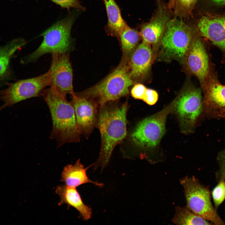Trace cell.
Segmentation results:
<instances>
[{
  "label": "cell",
  "instance_id": "cell-1",
  "mask_svg": "<svg viewBox=\"0 0 225 225\" xmlns=\"http://www.w3.org/2000/svg\"><path fill=\"white\" fill-rule=\"evenodd\" d=\"M117 100L108 102L99 108L97 127L100 131L101 146L94 168L103 170L108 164L115 147L122 143L127 135L128 102Z\"/></svg>",
  "mask_w": 225,
  "mask_h": 225
},
{
  "label": "cell",
  "instance_id": "cell-2",
  "mask_svg": "<svg viewBox=\"0 0 225 225\" xmlns=\"http://www.w3.org/2000/svg\"><path fill=\"white\" fill-rule=\"evenodd\" d=\"M51 115L52 129L50 138L55 139L57 148L67 143L79 142L80 134L76 123L74 107L71 102L50 87L41 95Z\"/></svg>",
  "mask_w": 225,
  "mask_h": 225
},
{
  "label": "cell",
  "instance_id": "cell-3",
  "mask_svg": "<svg viewBox=\"0 0 225 225\" xmlns=\"http://www.w3.org/2000/svg\"><path fill=\"white\" fill-rule=\"evenodd\" d=\"M128 62V59L122 58L117 67L100 82L75 94L94 101L99 107L127 96L129 88L135 83L130 76Z\"/></svg>",
  "mask_w": 225,
  "mask_h": 225
},
{
  "label": "cell",
  "instance_id": "cell-4",
  "mask_svg": "<svg viewBox=\"0 0 225 225\" xmlns=\"http://www.w3.org/2000/svg\"><path fill=\"white\" fill-rule=\"evenodd\" d=\"M75 20V16L72 13L43 32L40 36L43 39L39 47L24 58L22 62H34L46 54L70 53L74 48L71 31Z\"/></svg>",
  "mask_w": 225,
  "mask_h": 225
},
{
  "label": "cell",
  "instance_id": "cell-5",
  "mask_svg": "<svg viewBox=\"0 0 225 225\" xmlns=\"http://www.w3.org/2000/svg\"><path fill=\"white\" fill-rule=\"evenodd\" d=\"M180 182L184 188L188 209L213 224L225 225L212 204L208 188L202 185L194 177L187 176Z\"/></svg>",
  "mask_w": 225,
  "mask_h": 225
},
{
  "label": "cell",
  "instance_id": "cell-6",
  "mask_svg": "<svg viewBox=\"0 0 225 225\" xmlns=\"http://www.w3.org/2000/svg\"><path fill=\"white\" fill-rule=\"evenodd\" d=\"M174 106L173 101L160 111L139 122L130 135L133 142L138 147L145 149L157 146L165 134L167 118L173 111Z\"/></svg>",
  "mask_w": 225,
  "mask_h": 225
},
{
  "label": "cell",
  "instance_id": "cell-7",
  "mask_svg": "<svg viewBox=\"0 0 225 225\" xmlns=\"http://www.w3.org/2000/svg\"><path fill=\"white\" fill-rule=\"evenodd\" d=\"M50 83L48 70L39 76L9 83L7 88L0 92V99L4 102L0 107V112L22 101L41 95L45 88L50 86Z\"/></svg>",
  "mask_w": 225,
  "mask_h": 225
},
{
  "label": "cell",
  "instance_id": "cell-8",
  "mask_svg": "<svg viewBox=\"0 0 225 225\" xmlns=\"http://www.w3.org/2000/svg\"><path fill=\"white\" fill-rule=\"evenodd\" d=\"M190 27L177 18L167 22L161 39L163 48L167 55L181 59L184 58L193 37Z\"/></svg>",
  "mask_w": 225,
  "mask_h": 225
},
{
  "label": "cell",
  "instance_id": "cell-9",
  "mask_svg": "<svg viewBox=\"0 0 225 225\" xmlns=\"http://www.w3.org/2000/svg\"><path fill=\"white\" fill-rule=\"evenodd\" d=\"M174 102L173 111L177 115L182 132H192L202 112L201 92L197 88L184 91Z\"/></svg>",
  "mask_w": 225,
  "mask_h": 225
},
{
  "label": "cell",
  "instance_id": "cell-10",
  "mask_svg": "<svg viewBox=\"0 0 225 225\" xmlns=\"http://www.w3.org/2000/svg\"><path fill=\"white\" fill-rule=\"evenodd\" d=\"M70 53H54L48 70L50 74V87L62 96L75 94L73 86V70Z\"/></svg>",
  "mask_w": 225,
  "mask_h": 225
},
{
  "label": "cell",
  "instance_id": "cell-11",
  "mask_svg": "<svg viewBox=\"0 0 225 225\" xmlns=\"http://www.w3.org/2000/svg\"><path fill=\"white\" fill-rule=\"evenodd\" d=\"M203 89L202 112L210 117L225 118V85L220 82L213 68Z\"/></svg>",
  "mask_w": 225,
  "mask_h": 225
},
{
  "label": "cell",
  "instance_id": "cell-12",
  "mask_svg": "<svg viewBox=\"0 0 225 225\" xmlns=\"http://www.w3.org/2000/svg\"><path fill=\"white\" fill-rule=\"evenodd\" d=\"M198 29L202 37L218 48L225 63V11L217 13H204L198 23Z\"/></svg>",
  "mask_w": 225,
  "mask_h": 225
},
{
  "label": "cell",
  "instance_id": "cell-13",
  "mask_svg": "<svg viewBox=\"0 0 225 225\" xmlns=\"http://www.w3.org/2000/svg\"><path fill=\"white\" fill-rule=\"evenodd\" d=\"M76 123L80 134L88 139L97 127L99 106L94 101L76 95L71 96Z\"/></svg>",
  "mask_w": 225,
  "mask_h": 225
},
{
  "label": "cell",
  "instance_id": "cell-14",
  "mask_svg": "<svg viewBox=\"0 0 225 225\" xmlns=\"http://www.w3.org/2000/svg\"><path fill=\"white\" fill-rule=\"evenodd\" d=\"M200 35L193 36L185 57L188 68L198 78L203 88L211 68L209 57Z\"/></svg>",
  "mask_w": 225,
  "mask_h": 225
},
{
  "label": "cell",
  "instance_id": "cell-15",
  "mask_svg": "<svg viewBox=\"0 0 225 225\" xmlns=\"http://www.w3.org/2000/svg\"><path fill=\"white\" fill-rule=\"evenodd\" d=\"M152 52L149 45L143 42L138 45L128 60L130 76L135 82L145 78L150 68Z\"/></svg>",
  "mask_w": 225,
  "mask_h": 225
},
{
  "label": "cell",
  "instance_id": "cell-16",
  "mask_svg": "<svg viewBox=\"0 0 225 225\" xmlns=\"http://www.w3.org/2000/svg\"><path fill=\"white\" fill-rule=\"evenodd\" d=\"M170 19L166 7L160 3L156 13L149 22L142 27L140 35L142 42L148 44H155L161 40L166 24Z\"/></svg>",
  "mask_w": 225,
  "mask_h": 225
},
{
  "label": "cell",
  "instance_id": "cell-17",
  "mask_svg": "<svg viewBox=\"0 0 225 225\" xmlns=\"http://www.w3.org/2000/svg\"><path fill=\"white\" fill-rule=\"evenodd\" d=\"M55 192L60 197L58 205L66 204L74 208L79 212L83 220H88L91 218V208L84 203L76 188L61 185L57 187Z\"/></svg>",
  "mask_w": 225,
  "mask_h": 225
},
{
  "label": "cell",
  "instance_id": "cell-18",
  "mask_svg": "<svg viewBox=\"0 0 225 225\" xmlns=\"http://www.w3.org/2000/svg\"><path fill=\"white\" fill-rule=\"evenodd\" d=\"M88 167L84 168L79 159L74 165L68 164L63 168L61 174V181L68 187L76 188L82 184L91 183L102 187L103 184L90 179L86 171Z\"/></svg>",
  "mask_w": 225,
  "mask_h": 225
},
{
  "label": "cell",
  "instance_id": "cell-19",
  "mask_svg": "<svg viewBox=\"0 0 225 225\" xmlns=\"http://www.w3.org/2000/svg\"><path fill=\"white\" fill-rule=\"evenodd\" d=\"M108 17L107 30L111 35L119 37L127 24L121 14L120 8L114 0H103Z\"/></svg>",
  "mask_w": 225,
  "mask_h": 225
},
{
  "label": "cell",
  "instance_id": "cell-20",
  "mask_svg": "<svg viewBox=\"0 0 225 225\" xmlns=\"http://www.w3.org/2000/svg\"><path fill=\"white\" fill-rule=\"evenodd\" d=\"M139 35L136 30L130 28L127 24L125 26L119 36L123 52L122 57L128 60L138 46Z\"/></svg>",
  "mask_w": 225,
  "mask_h": 225
},
{
  "label": "cell",
  "instance_id": "cell-21",
  "mask_svg": "<svg viewBox=\"0 0 225 225\" xmlns=\"http://www.w3.org/2000/svg\"><path fill=\"white\" fill-rule=\"evenodd\" d=\"M22 38L15 39L3 46H0V79L5 74L10 59L14 53L26 43Z\"/></svg>",
  "mask_w": 225,
  "mask_h": 225
},
{
  "label": "cell",
  "instance_id": "cell-22",
  "mask_svg": "<svg viewBox=\"0 0 225 225\" xmlns=\"http://www.w3.org/2000/svg\"><path fill=\"white\" fill-rule=\"evenodd\" d=\"M172 221L177 225L213 224L208 221L197 215L186 207H177Z\"/></svg>",
  "mask_w": 225,
  "mask_h": 225
},
{
  "label": "cell",
  "instance_id": "cell-23",
  "mask_svg": "<svg viewBox=\"0 0 225 225\" xmlns=\"http://www.w3.org/2000/svg\"><path fill=\"white\" fill-rule=\"evenodd\" d=\"M198 0H176L173 8L175 15L181 18L191 15Z\"/></svg>",
  "mask_w": 225,
  "mask_h": 225
},
{
  "label": "cell",
  "instance_id": "cell-24",
  "mask_svg": "<svg viewBox=\"0 0 225 225\" xmlns=\"http://www.w3.org/2000/svg\"><path fill=\"white\" fill-rule=\"evenodd\" d=\"M212 195L214 208L217 210L225 199V180L218 182L212 191Z\"/></svg>",
  "mask_w": 225,
  "mask_h": 225
},
{
  "label": "cell",
  "instance_id": "cell-25",
  "mask_svg": "<svg viewBox=\"0 0 225 225\" xmlns=\"http://www.w3.org/2000/svg\"><path fill=\"white\" fill-rule=\"evenodd\" d=\"M204 13H217L222 12L225 8V0H203Z\"/></svg>",
  "mask_w": 225,
  "mask_h": 225
},
{
  "label": "cell",
  "instance_id": "cell-26",
  "mask_svg": "<svg viewBox=\"0 0 225 225\" xmlns=\"http://www.w3.org/2000/svg\"><path fill=\"white\" fill-rule=\"evenodd\" d=\"M217 160L219 167L215 173V178L218 182L225 180V149L218 153Z\"/></svg>",
  "mask_w": 225,
  "mask_h": 225
},
{
  "label": "cell",
  "instance_id": "cell-27",
  "mask_svg": "<svg viewBox=\"0 0 225 225\" xmlns=\"http://www.w3.org/2000/svg\"><path fill=\"white\" fill-rule=\"evenodd\" d=\"M53 2L66 9L68 11L72 8H74L82 11H85V8L81 4L79 0H50Z\"/></svg>",
  "mask_w": 225,
  "mask_h": 225
},
{
  "label": "cell",
  "instance_id": "cell-28",
  "mask_svg": "<svg viewBox=\"0 0 225 225\" xmlns=\"http://www.w3.org/2000/svg\"><path fill=\"white\" fill-rule=\"evenodd\" d=\"M147 88L143 84L137 83L132 88L131 94L132 97L135 99L142 100Z\"/></svg>",
  "mask_w": 225,
  "mask_h": 225
},
{
  "label": "cell",
  "instance_id": "cell-29",
  "mask_svg": "<svg viewBox=\"0 0 225 225\" xmlns=\"http://www.w3.org/2000/svg\"><path fill=\"white\" fill-rule=\"evenodd\" d=\"M158 99V94L155 90L147 88L142 100L148 104L152 105L155 104Z\"/></svg>",
  "mask_w": 225,
  "mask_h": 225
},
{
  "label": "cell",
  "instance_id": "cell-30",
  "mask_svg": "<svg viewBox=\"0 0 225 225\" xmlns=\"http://www.w3.org/2000/svg\"><path fill=\"white\" fill-rule=\"evenodd\" d=\"M176 0H169L168 5V8L169 9H173Z\"/></svg>",
  "mask_w": 225,
  "mask_h": 225
}]
</instances>
